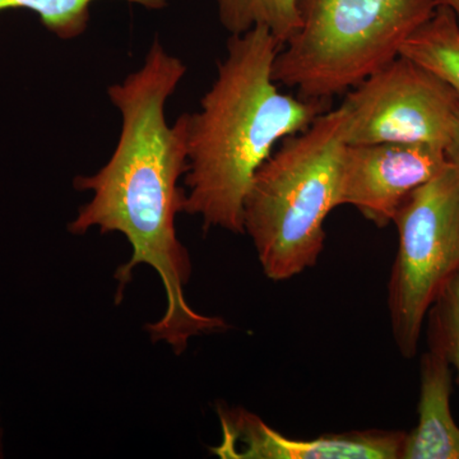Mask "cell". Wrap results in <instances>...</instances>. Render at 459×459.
<instances>
[{
	"instance_id": "cell-1",
	"label": "cell",
	"mask_w": 459,
	"mask_h": 459,
	"mask_svg": "<svg viewBox=\"0 0 459 459\" xmlns=\"http://www.w3.org/2000/svg\"><path fill=\"white\" fill-rule=\"evenodd\" d=\"M186 74L179 57L155 40L143 66L108 87V99L122 114V132L104 168L92 177L75 178L74 188L91 190L93 198L69 225L75 235L93 228L102 234L120 232L131 244L132 258L115 274L117 303L137 265L159 273L166 310L147 331L153 342L168 343L177 355L186 351L190 338L228 328L225 320L195 312L186 298L192 263L175 220L186 204L179 180L188 171L189 114H181L172 126L165 115L166 101Z\"/></svg>"
},
{
	"instance_id": "cell-2",
	"label": "cell",
	"mask_w": 459,
	"mask_h": 459,
	"mask_svg": "<svg viewBox=\"0 0 459 459\" xmlns=\"http://www.w3.org/2000/svg\"><path fill=\"white\" fill-rule=\"evenodd\" d=\"M281 48L264 27L231 35L216 81L189 114L184 212L201 217L205 229L243 234L255 172L277 144L327 111L325 102L280 91L273 65Z\"/></svg>"
},
{
	"instance_id": "cell-3",
	"label": "cell",
	"mask_w": 459,
	"mask_h": 459,
	"mask_svg": "<svg viewBox=\"0 0 459 459\" xmlns=\"http://www.w3.org/2000/svg\"><path fill=\"white\" fill-rule=\"evenodd\" d=\"M343 134V108L325 111L281 142L255 172L244 202V232L268 279H292L318 261L325 219L340 207Z\"/></svg>"
},
{
	"instance_id": "cell-4",
	"label": "cell",
	"mask_w": 459,
	"mask_h": 459,
	"mask_svg": "<svg viewBox=\"0 0 459 459\" xmlns=\"http://www.w3.org/2000/svg\"><path fill=\"white\" fill-rule=\"evenodd\" d=\"M437 0H298L300 25L281 48L273 80L327 104L400 56Z\"/></svg>"
},
{
	"instance_id": "cell-5",
	"label": "cell",
	"mask_w": 459,
	"mask_h": 459,
	"mask_svg": "<svg viewBox=\"0 0 459 459\" xmlns=\"http://www.w3.org/2000/svg\"><path fill=\"white\" fill-rule=\"evenodd\" d=\"M397 255L388 282L395 346L406 359L418 353L427 314L459 271V171L449 164L404 199L394 222Z\"/></svg>"
},
{
	"instance_id": "cell-6",
	"label": "cell",
	"mask_w": 459,
	"mask_h": 459,
	"mask_svg": "<svg viewBox=\"0 0 459 459\" xmlns=\"http://www.w3.org/2000/svg\"><path fill=\"white\" fill-rule=\"evenodd\" d=\"M344 142L424 143L446 148L459 122V96L439 75L398 56L347 91Z\"/></svg>"
},
{
	"instance_id": "cell-7",
	"label": "cell",
	"mask_w": 459,
	"mask_h": 459,
	"mask_svg": "<svg viewBox=\"0 0 459 459\" xmlns=\"http://www.w3.org/2000/svg\"><path fill=\"white\" fill-rule=\"evenodd\" d=\"M449 164L446 150L431 144H346L340 205H352L377 228H385L404 199Z\"/></svg>"
},
{
	"instance_id": "cell-8",
	"label": "cell",
	"mask_w": 459,
	"mask_h": 459,
	"mask_svg": "<svg viewBox=\"0 0 459 459\" xmlns=\"http://www.w3.org/2000/svg\"><path fill=\"white\" fill-rule=\"evenodd\" d=\"M223 459H400L404 431L365 430L291 439L244 409H219Z\"/></svg>"
},
{
	"instance_id": "cell-9",
	"label": "cell",
	"mask_w": 459,
	"mask_h": 459,
	"mask_svg": "<svg viewBox=\"0 0 459 459\" xmlns=\"http://www.w3.org/2000/svg\"><path fill=\"white\" fill-rule=\"evenodd\" d=\"M451 394V365L429 350L420 361L418 425L404 435L400 459H459Z\"/></svg>"
},
{
	"instance_id": "cell-10",
	"label": "cell",
	"mask_w": 459,
	"mask_h": 459,
	"mask_svg": "<svg viewBox=\"0 0 459 459\" xmlns=\"http://www.w3.org/2000/svg\"><path fill=\"white\" fill-rule=\"evenodd\" d=\"M400 56L439 75L459 96V22L451 9L437 5L433 17L404 42Z\"/></svg>"
},
{
	"instance_id": "cell-11",
	"label": "cell",
	"mask_w": 459,
	"mask_h": 459,
	"mask_svg": "<svg viewBox=\"0 0 459 459\" xmlns=\"http://www.w3.org/2000/svg\"><path fill=\"white\" fill-rule=\"evenodd\" d=\"M217 3L220 21L231 35L264 27L283 47L300 25L298 0H217Z\"/></svg>"
},
{
	"instance_id": "cell-12",
	"label": "cell",
	"mask_w": 459,
	"mask_h": 459,
	"mask_svg": "<svg viewBox=\"0 0 459 459\" xmlns=\"http://www.w3.org/2000/svg\"><path fill=\"white\" fill-rule=\"evenodd\" d=\"M95 0H0V12L25 8L41 18L42 25L57 38L71 40L86 31L90 5ZM148 9H161L168 0H126Z\"/></svg>"
},
{
	"instance_id": "cell-13",
	"label": "cell",
	"mask_w": 459,
	"mask_h": 459,
	"mask_svg": "<svg viewBox=\"0 0 459 459\" xmlns=\"http://www.w3.org/2000/svg\"><path fill=\"white\" fill-rule=\"evenodd\" d=\"M427 319L429 350L455 368L459 385V271L435 299Z\"/></svg>"
},
{
	"instance_id": "cell-14",
	"label": "cell",
	"mask_w": 459,
	"mask_h": 459,
	"mask_svg": "<svg viewBox=\"0 0 459 459\" xmlns=\"http://www.w3.org/2000/svg\"><path fill=\"white\" fill-rule=\"evenodd\" d=\"M446 156H448L449 161L457 168L459 171V122L457 129H455V137L446 148Z\"/></svg>"
},
{
	"instance_id": "cell-15",
	"label": "cell",
	"mask_w": 459,
	"mask_h": 459,
	"mask_svg": "<svg viewBox=\"0 0 459 459\" xmlns=\"http://www.w3.org/2000/svg\"><path fill=\"white\" fill-rule=\"evenodd\" d=\"M437 5H444L448 7L455 14L459 22V0H437Z\"/></svg>"
},
{
	"instance_id": "cell-16",
	"label": "cell",
	"mask_w": 459,
	"mask_h": 459,
	"mask_svg": "<svg viewBox=\"0 0 459 459\" xmlns=\"http://www.w3.org/2000/svg\"><path fill=\"white\" fill-rule=\"evenodd\" d=\"M0 457H2V431H0Z\"/></svg>"
}]
</instances>
